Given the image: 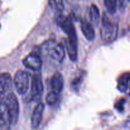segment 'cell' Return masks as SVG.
I'll use <instances>...</instances> for the list:
<instances>
[{"mask_svg":"<svg viewBox=\"0 0 130 130\" xmlns=\"http://www.w3.org/2000/svg\"><path fill=\"white\" fill-rule=\"evenodd\" d=\"M0 27H1V25H0Z\"/></svg>","mask_w":130,"mask_h":130,"instance_id":"cell-23","label":"cell"},{"mask_svg":"<svg viewBox=\"0 0 130 130\" xmlns=\"http://www.w3.org/2000/svg\"><path fill=\"white\" fill-rule=\"evenodd\" d=\"M23 64L26 68L33 71H39L42 66L40 57L36 53H30L23 60Z\"/></svg>","mask_w":130,"mask_h":130,"instance_id":"cell-7","label":"cell"},{"mask_svg":"<svg viewBox=\"0 0 130 130\" xmlns=\"http://www.w3.org/2000/svg\"><path fill=\"white\" fill-rule=\"evenodd\" d=\"M66 48L70 59L74 62L77 58V41H71L67 38L66 41Z\"/></svg>","mask_w":130,"mask_h":130,"instance_id":"cell-12","label":"cell"},{"mask_svg":"<svg viewBox=\"0 0 130 130\" xmlns=\"http://www.w3.org/2000/svg\"><path fill=\"white\" fill-rule=\"evenodd\" d=\"M5 102L10 114L11 124L15 125L17 123L19 120V110H20L17 98L13 93L11 92L6 96Z\"/></svg>","mask_w":130,"mask_h":130,"instance_id":"cell-4","label":"cell"},{"mask_svg":"<svg viewBox=\"0 0 130 130\" xmlns=\"http://www.w3.org/2000/svg\"><path fill=\"white\" fill-rule=\"evenodd\" d=\"M11 124L10 114L5 102L0 104V129L10 130Z\"/></svg>","mask_w":130,"mask_h":130,"instance_id":"cell-8","label":"cell"},{"mask_svg":"<svg viewBox=\"0 0 130 130\" xmlns=\"http://www.w3.org/2000/svg\"><path fill=\"white\" fill-rule=\"evenodd\" d=\"M58 95H59L58 94L54 92L53 91H51L49 93H48L46 98L47 104L50 105H55L58 100Z\"/></svg>","mask_w":130,"mask_h":130,"instance_id":"cell-17","label":"cell"},{"mask_svg":"<svg viewBox=\"0 0 130 130\" xmlns=\"http://www.w3.org/2000/svg\"><path fill=\"white\" fill-rule=\"evenodd\" d=\"M130 82V72H124L118 79V88L121 92H124L128 89Z\"/></svg>","mask_w":130,"mask_h":130,"instance_id":"cell-14","label":"cell"},{"mask_svg":"<svg viewBox=\"0 0 130 130\" xmlns=\"http://www.w3.org/2000/svg\"><path fill=\"white\" fill-rule=\"evenodd\" d=\"M0 84L6 92L12 89L13 81L11 76L8 72H4L0 74Z\"/></svg>","mask_w":130,"mask_h":130,"instance_id":"cell-13","label":"cell"},{"mask_svg":"<svg viewBox=\"0 0 130 130\" xmlns=\"http://www.w3.org/2000/svg\"><path fill=\"white\" fill-rule=\"evenodd\" d=\"M128 87H129V88H130V82H129V86H128Z\"/></svg>","mask_w":130,"mask_h":130,"instance_id":"cell-22","label":"cell"},{"mask_svg":"<svg viewBox=\"0 0 130 130\" xmlns=\"http://www.w3.org/2000/svg\"><path fill=\"white\" fill-rule=\"evenodd\" d=\"M63 77L62 74L57 72L54 74L51 80V86L52 91L59 95L63 88Z\"/></svg>","mask_w":130,"mask_h":130,"instance_id":"cell-10","label":"cell"},{"mask_svg":"<svg viewBox=\"0 0 130 130\" xmlns=\"http://www.w3.org/2000/svg\"><path fill=\"white\" fill-rule=\"evenodd\" d=\"M44 110V105L43 102L38 103L33 111L31 117V127L32 129H36L39 128L41 123Z\"/></svg>","mask_w":130,"mask_h":130,"instance_id":"cell-9","label":"cell"},{"mask_svg":"<svg viewBox=\"0 0 130 130\" xmlns=\"http://www.w3.org/2000/svg\"><path fill=\"white\" fill-rule=\"evenodd\" d=\"M5 93H6V91H5V90H4V88H3V86H1V85L0 84V104L5 101Z\"/></svg>","mask_w":130,"mask_h":130,"instance_id":"cell-20","label":"cell"},{"mask_svg":"<svg viewBox=\"0 0 130 130\" xmlns=\"http://www.w3.org/2000/svg\"><path fill=\"white\" fill-rule=\"evenodd\" d=\"M14 84L18 93L24 95L29 88V77L28 74L24 71H19L14 77Z\"/></svg>","mask_w":130,"mask_h":130,"instance_id":"cell-5","label":"cell"},{"mask_svg":"<svg viewBox=\"0 0 130 130\" xmlns=\"http://www.w3.org/2000/svg\"><path fill=\"white\" fill-rule=\"evenodd\" d=\"M125 101L124 99H121L115 104V108L119 112H122L124 110V104Z\"/></svg>","mask_w":130,"mask_h":130,"instance_id":"cell-18","label":"cell"},{"mask_svg":"<svg viewBox=\"0 0 130 130\" xmlns=\"http://www.w3.org/2000/svg\"><path fill=\"white\" fill-rule=\"evenodd\" d=\"M30 90L32 100L34 101H38L40 100L43 93V84L40 74H34L32 76Z\"/></svg>","mask_w":130,"mask_h":130,"instance_id":"cell-6","label":"cell"},{"mask_svg":"<svg viewBox=\"0 0 130 130\" xmlns=\"http://www.w3.org/2000/svg\"><path fill=\"white\" fill-rule=\"evenodd\" d=\"M82 80H83V78L82 77H81V76H79V77L75 78L74 79V81L72 82V84H71L72 87H74L75 89H76L77 86H79V85H81Z\"/></svg>","mask_w":130,"mask_h":130,"instance_id":"cell-19","label":"cell"},{"mask_svg":"<svg viewBox=\"0 0 130 130\" xmlns=\"http://www.w3.org/2000/svg\"><path fill=\"white\" fill-rule=\"evenodd\" d=\"M49 5L55 11L61 13L64 10V4L63 0H49Z\"/></svg>","mask_w":130,"mask_h":130,"instance_id":"cell-16","label":"cell"},{"mask_svg":"<svg viewBox=\"0 0 130 130\" xmlns=\"http://www.w3.org/2000/svg\"><path fill=\"white\" fill-rule=\"evenodd\" d=\"M81 27L83 34L87 40L93 41L95 39V32L94 28L92 24H90L88 20L85 19L81 20Z\"/></svg>","mask_w":130,"mask_h":130,"instance_id":"cell-11","label":"cell"},{"mask_svg":"<svg viewBox=\"0 0 130 130\" xmlns=\"http://www.w3.org/2000/svg\"><path fill=\"white\" fill-rule=\"evenodd\" d=\"M102 27L100 30V36L103 41L107 43L115 41L118 38L119 27L117 24H113L104 13L102 17Z\"/></svg>","mask_w":130,"mask_h":130,"instance_id":"cell-2","label":"cell"},{"mask_svg":"<svg viewBox=\"0 0 130 130\" xmlns=\"http://www.w3.org/2000/svg\"><path fill=\"white\" fill-rule=\"evenodd\" d=\"M56 21L62 30L67 34L69 39L74 41H77L76 29L72 21V19L68 17L60 14L57 17Z\"/></svg>","mask_w":130,"mask_h":130,"instance_id":"cell-3","label":"cell"},{"mask_svg":"<svg viewBox=\"0 0 130 130\" xmlns=\"http://www.w3.org/2000/svg\"><path fill=\"white\" fill-rule=\"evenodd\" d=\"M90 17L91 22L97 25L100 22V14L99 8L95 4H92L90 8Z\"/></svg>","mask_w":130,"mask_h":130,"instance_id":"cell-15","label":"cell"},{"mask_svg":"<svg viewBox=\"0 0 130 130\" xmlns=\"http://www.w3.org/2000/svg\"><path fill=\"white\" fill-rule=\"evenodd\" d=\"M124 0H116L117 5H118V7L121 8L123 6V3H124Z\"/></svg>","mask_w":130,"mask_h":130,"instance_id":"cell-21","label":"cell"},{"mask_svg":"<svg viewBox=\"0 0 130 130\" xmlns=\"http://www.w3.org/2000/svg\"><path fill=\"white\" fill-rule=\"evenodd\" d=\"M42 52L48 55L51 58L58 62H62L65 58V50L62 44L55 40H48L41 46Z\"/></svg>","mask_w":130,"mask_h":130,"instance_id":"cell-1","label":"cell"}]
</instances>
